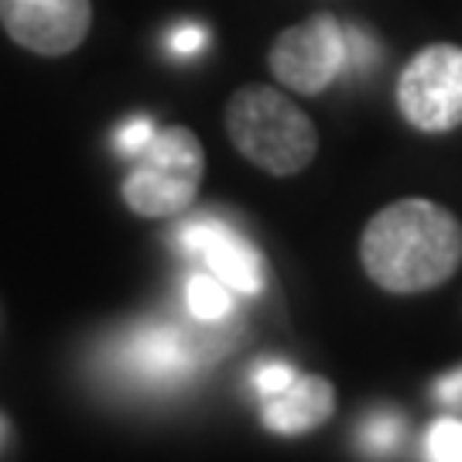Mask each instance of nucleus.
Here are the masks:
<instances>
[{
    "mask_svg": "<svg viewBox=\"0 0 462 462\" xmlns=\"http://www.w3.org/2000/svg\"><path fill=\"white\" fill-rule=\"evenodd\" d=\"M366 274L397 295L429 291L462 261L459 219L429 199H401L380 209L360 240Z\"/></svg>",
    "mask_w": 462,
    "mask_h": 462,
    "instance_id": "nucleus-1",
    "label": "nucleus"
},
{
    "mask_svg": "<svg viewBox=\"0 0 462 462\" xmlns=\"http://www.w3.org/2000/svg\"><path fill=\"white\" fill-rule=\"evenodd\" d=\"M226 131L236 151L271 175H295L309 168L319 148L312 120L271 86H244L230 99Z\"/></svg>",
    "mask_w": 462,
    "mask_h": 462,
    "instance_id": "nucleus-2",
    "label": "nucleus"
},
{
    "mask_svg": "<svg viewBox=\"0 0 462 462\" xmlns=\"http://www.w3.org/2000/svg\"><path fill=\"white\" fill-rule=\"evenodd\" d=\"M206 171V154L189 127H168L151 137L137 165L124 179V199L137 216L162 219L192 206Z\"/></svg>",
    "mask_w": 462,
    "mask_h": 462,
    "instance_id": "nucleus-3",
    "label": "nucleus"
},
{
    "mask_svg": "<svg viewBox=\"0 0 462 462\" xmlns=\"http://www.w3.org/2000/svg\"><path fill=\"white\" fill-rule=\"evenodd\" d=\"M404 120L425 134H446L462 124V49L429 45L414 55L397 83Z\"/></svg>",
    "mask_w": 462,
    "mask_h": 462,
    "instance_id": "nucleus-4",
    "label": "nucleus"
},
{
    "mask_svg": "<svg viewBox=\"0 0 462 462\" xmlns=\"http://www.w3.org/2000/svg\"><path fill=\"white\" fill-rule=\"evenodd\" d=\"M346 69V28L332 14H315L278 34L271 45V72L295 93H322Z\"/></svg>",
    "mask_w": 462,
    "mask_h": 462,
    "instance_id": "nucleus-5",
    "label": "nucleus"
},
{
    "mask_svg": "<svg viewBox=\"0 0 462 462\" xmlns=\"http://www.w3.org/2000/svg\"><path fill=\"white\" fill-rule=\"evenodd\" d=\"M89 0H0V24L38 55H66L89 32Z\"/></svg>",
    "mask_w": 462,
    "mask_h": 462,
    "instance_id": "nucleus-6",
    "label": "nucleus"
},
{
    "mask_svg": "<svg viewBox=\"0 0 462 462\" xmlns=\"http://www.w3.org/2000/svg\"><path fill=\"white\" fill-rule=\"evenodd\" d=\"M206 346L219 349L223 343H216L213 336L196 339L179 326H144L120 346L116 364L134 380H144L151 387H168L196 370Z\"/></svg>",
    "mask_w": 462,
    "mask_h": 462,
    "instance_id": "nucleus-7",
    "label": "nucleus"
},
{
    "mask_svg": "<svg viewBox=\"0 0 462 462\" xmlns=\"http://www.w3.org/2000/svg\"><path fill=\"white\" fill-rule=\"evenodd\" d=\"M175 244H179L182 254L202 257L206 267L233 291H240V295H261L264 291V261H261V254L250 240H244L226 223H219L213 216L189 219L179 230V236H175Z\"/></svg>",
    "mask_w": 462,
    "mask_h": 462,
    "instance_id": "nucleus-8",
    "label": "nucleus"
},
{
    "mask_svg": "<svg viewBox=\"0 0 462 462\" xmlns=\"http://www.w3.org/2000/svg\"><path fill=\"white\" fill-rule=\"evenodd\" d=\"M336 408L332 383L322 377H295V383L264 401V425L278 435H301L319 429Z\"/></svg>",
    "mask_w": 462,
    "mask_h": 462,
    "instance_id": "nucleus-9",
    "label": "nucleus"
},
{
    "mask_svg": "<svg viewBox=\"0 0 462 462\" xmlns=\"http://www.w3.org/2000/svg\"><path fill=\"white\" fill-rule=\"evenodd\" d=\"M185 305H189L192 319L206 322V326H219L233 312V288H226L213 271L192 274L185 284Z\"/></svg>",
    "mask_w": 462,
    "mask_h": 462,
    "instance_id": "nucleus-10",
    "label": "nucleus"
},
{
    "mask_svg": "<svg viewBox=\"0 0 462 462\" xmlns=\"http://www.w3.org/2000/svg\"><path fill=\"white\" fill-rule=\"evenodd\" d=\"M404 442V418L397 411H374L360 425V448L374 459L394 456Z\"/></svg>",
    "mask_w": 462,
    "mask_h": 462,
    "instance_id": "nucleus-11",
    "label": "nucleus"
},
{
    "mask_svg": "<svg viewBox=\"0 0 462 462\" xmlns=\"http://www.w3.org/2000/svg\"><path fill=\"white\" fill-rule=\"evenodd\" d=\"M425 456L429 462H462V421L439 418L425 435Z\"/></svg>",
    "mask_w": 462,
    "mask_h": 462,
    "instance_id": "nucleus-12",
    "label": "nucleus"
},
{
    "mask_svg": "<svg viewBox=\"0 0 462 462\" xmlns=\"http://www.w3.org/2000/svg\"><path fill=\"white\" fill-rule=\"evenodd\" d=\"M154 134L158 131H154V124H151L148 116H134V120H127V124L116 131V151L127 154V158H137V154L151 144Z\"/></svg>",
    "mask_w": 462,
    "mask_h": 462,
    "instance_id": "nucleus-13",
    "label": "nucleus"
},
{
    "mask_svg": "<svg viewBox=\"0 0 462 462\" xmlns=\"http://www.w3.org/2000/svg\"><path fill=\"white\" fill-rule=\"evenodd\" d=\"M295 370L288 364H281V360H271V364H264L257 374H254V387H257V394L264 397H274L281 394V391H288L291 383H295Z\"/></svg>",
    "mask_w": 462,
    "mask_h": 462,
    "instance_id": "nucleus-14",
    "label": "nucleus"
},
{
    "mask_svg": "<svg viewBox=\"0 0 462 462\" xmlns=\"http://www.w3.org/2000/svg\"><path fill=\"white\" fill-rule=\"evenodd\" d=\"M380 59V49L377 42H374V34L370 32H360V28H349L346 32V66H353L356 72L366 69L370 62H377Z\"/></svg>",
    "mask_w": 462,
    "mask_h": 462,
    "instance_id": "nucleus-15",
    "label": "nucleus"
},
{
    "mask_svg": "<svg viewBox=\"0 0 462 462\" xmlns=\"http://www.w3.org/2000/svg\"><path fill=\"white\" fill-rule=\"evenodd\" d=\"M202 45H206L202 24H182L179 32L171 34V49H175V55H196V51H202Z\"/></svg>",
    "mask_w": 462,
    "mask_h": 462,
    "instance_id": "nucleus-16",
    "label": "nucleus"
},
{
    "mask_svg": "<svg viewBox=\"0 0 462 462\" xmlns=\"http://www.w3.org/2000/svg\"><path fill=\"white\" fill-rule=\"evenodd\" d=\"M435 394H439V401H446V404H459L462 401V366L459 370H452V374H446V377L435 383Z\"/></svg>",
    "mask_w": 462,
    "mask_h": 462,
    "instance_id": "nucleus-17",
    "label": "nucleus"
}]
</instances>
